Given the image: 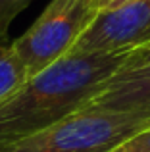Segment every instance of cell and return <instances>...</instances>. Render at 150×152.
Returning a JSON list of instances; mask_svg holds the SVG:
<instances>
[{
  "label": "cell",
  "instance_id": "obj_1",
  "mask_svg": "<svg viewBox=\"0 0 150 152\" xmlns=\"http://www.w3.org/2000/svg\"><path fill=\"white\" fill-rule=\"evenodd\" d=\"M125 52H69L29 77L0 104V145L29 137L81 110L116 71Z\"/></svg>",
  "mask_w": 150,
  "mask_h": 152
},
{
  "label": "cell",
  "instance_id": "obj_2",
  "mask_svg": "<svg viewBox=\"0 0 150 152\" xmlns=\"http://www.w3.org/2000/svg\"><path fill=\"white\" fill-rule=\"evenodd\" d=\"M150 127V114L81 108L29 137L0 145V152H112Z\"/></svg>",
  "mask_w": 150,
  "mask_h": 152
},
{
  "label": "cell",
  "instance_id": "obj_3",
  "mask_svg": "<svg viewBox=\"0 0 150 152\" xmlns=\"http://www.w3.org/2000/svg\"><path fill=\"white\" fill-rule=\"evenodd\" d=\"M96 15V0H52L33 25L12 42L27 75L33 77L69 54Z\"/></svg>",
  "mask_w": 150,
  "mask_h": 152
},
{
  "label": "cell",
  "instance_id": "obj_4",
  "mask_svg": "<svg viewBox=\"0 0 150 152\" xmlns=\"http://www.w3.org/2000/svg\"><path fill=\"white\" fill-rule=\"evenodd\" d=\"M150 41V0L98 12L71 52H125Z\"/></svg>",
  "mask_w": 150,
  "mask_h": 152
},
{
  "label": "cell",
  "instance_id": "obj_5",
  "mask_svg": "<svg viewBox=\"0 0 150 152\" xmlns=\"http://www.w3.org/2000/svg\"><path fill=\"white\" fill-rule=\"evenodd\" d=\"M85 106L150 114V62L123 66L98 89V93Z\"/></svg>",
  "mask_w": 150,
  "mask_h": 152
},
{
  "label": "cell",
  "instance_id": "obj_6",
  "mask_svg": "<svg viewBox=\"0 0 150 152\" xmlns=\"http://www.w3.org/2000/svg\"><path fill=\"white\" fill-rule=\"evenodd\" d=\"M27 79L29 75L17 52L12 48V45H2L0 46V104L8 96H12Z\"/></svg>",
  "mask_w": 150,
  "mask_h": 152
},
{
  "label": "cell",
  "instance_id": "obj_7",
  "mask_svg": "<svg viewBox=\"0 0 150 152\" xmlns=\"http://www.w3.org/2000/svg\"><path fill=\"white\" fill-rule=\"evenodd\" d=\"M33 0H0V35L8 37L12 21L25 10Z\"/></svg>",
  "mask_w": 150,
  "mask_h": 152
},
{
  "label": "cell",
  "instance_id": "obj_8",
  "mask_svg": "<svg viewBox=\"0 0 150 152\" xmlns=\"http://www.w3.org/2000/svg\"><path fill=\"white\" fill-rule=\"evenodd\" d=\"M112 152H150V127L133 135L131 139H127L123 145H119Z\"/></svg>",
  "mask_w": 150,
  "mask_h": 152
},
{
  "label": "cell",
  "instance_id": "obj_9",
  "mask_svg": "<svg viewBox=\"0 0 150 152\" xmlns=\"http://www.w3.org/2000/svg\"><path fill=\"white\" fill-rule=\"evenodd\" d=\"M146 62H150V41L129 50V58L125 66H137V64H146Z\"/></svg>",
  "mask_w": 150,
  "mask_h": 152
},
{
  "label": "cell",
  "instance_id": "obj_10",
  "mask_svg": "<svg viewBox=\"0 0 150 152\" xmlns=\"http://www.w3.org/2000/svg\"><path fill=\"white\" fill-rule=\"evenodd\" d=\"M98 2V12H108V10H116V8L123 6L127 2H133V0H96Z\"/></svg>",
  "mask_w": 150,
  "mask_h": 152
},
{
  "label": "cell",
  "instance_id": "obj_11",
  "mask_svg": "<svg viewBox=\"0 0 150 152\" xmlns=\"http://www.w3.org/2000/svg\"><path fill=\"white\" fill-rule=\"evenodd\" d=\"M2 45H6V37H2V35H0V46Z\"/></svg>",
  "mask_w": 150,
  "mask_h": 152
}]
</instances>
